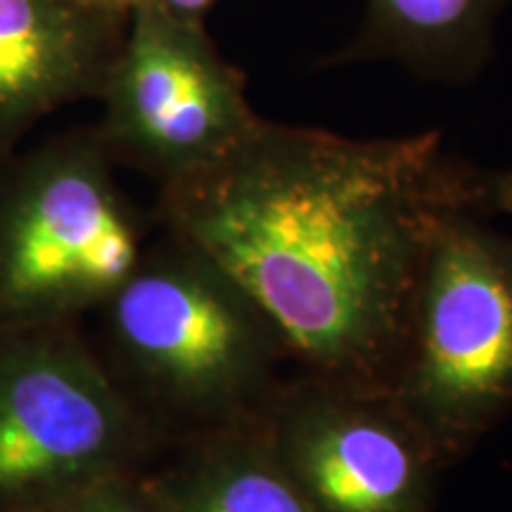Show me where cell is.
<instances>
[{"instance_id": "6da1fadb", "label": "cell", "mask_w": 512, "mask_h": 512, "mask_svg": "<svg viewBox=\"0 0 512 512\" xmlns=\"http://www.w3.org/2000/svg\"><path fill=\"white\" fill-rule=\"evenodd\" d=\"M479 181L441 131L356 140L261 119L159 188L155 219L254 299L302 373L389 387L434 233L482 211Z\"/></svg>"}, {"instance_id": "7a4b0ae2", "label": "cell", "mask_w": 512, "mask_h": 512, "mask_svg": "<svg viewBox=\"0 0 512 512\" xmlns=\"http://www.w3.org/2000/svg\"><path fill=\"white\" fill-rule=\"evenodd\" d=\"M95 313L102 363L164 448L259 420L292 361L254 299L169 235Z\"/></svg>"}, {"instance_id": "3957f363", "label": "cell", "mask_w": 512, "mask_h": 512, "mask_svg": "<svg viewBox=\"0 0 512 512\" xmlns=\"http://www.w3.org/2000/svg\"><path fill=\"white\" fill-rule=\"evenodd\" d=\"M145 249L143 216L95 128L0 164V330L79 323L110 302Z\"/></svg>"}, {"instance_id": "277c9868", "label": "cell", "mask_w": 512, "mask_h": 512, "mask_svg": "<svg viewBox=\"0 0 512 512\" xmlns=\"http://www.w3.org/2000/svg\"><path fill=\"white\" fill-rule=\"evenodd\" d=\"M387 389L444 460L512 415V240L482 211L434 233Z\"/></svg>"}, {"instance_id": "5b68a950", "label": "cell", "mask_w": 512, "mask_h": 512, "mask_svg": "<svg viewBox=\"0 0 512 512\" xmlns=\"http://www.w3.org/2000/svg\"><path fill=\"white\" fill-rule=\"evenodd\" d=\"M162 448L79 323L0 330V512L138 475Z\"/></svg>"}, {"instance_id": "8992f818", "label": "cell", "mask_w": 512, "mask_h": 512, "mask_svg": "<svg viewBox=\"0 0 512 512\" xmlns=\"http://www.w3.org/2000/svg\"><path fill=\"white\" fill-rule=\"evenodd\" d=\"M102 147L114 164L159 188L209 169L264 119L247 98V76L226 60L204 19L138 0L102 83Z\"/></svg>"}, {"instance_id": "52a82bcc", "label": "cell", "mask_w": 512, "mask_h": 512, "mask_svg": "<svg viewBox=\"0 0 512 512\" xmlns=\"http://www.w3.org/2000/svg\"><path fill=\"white\" fill-rule=\"evenodd\" d=\"M259 427L313 512H425L444 463L387 387L302 373Z\"/></svg>"}, {"instance_id": "ba28073f", "label": "cell", "mask_w": 512, "mask_h": 512, "mask_svg": "<svg viewBox=\"0 0 512 512\" xmlns=\"http://www.w3.org/2000/svg\"><path fill=\"white\" fill-rule=\"evenodd\" d=\"M128 15L88 0H0V164L48 114L98 100Z\"/></svg>"}, {"instance_id": "9c48e42d", "label": "cell", "mask_w": 512, "mask_h": 512, "mask_svg": "<svg viewBox=\"0 0 512 512\" xmlns=\"http://www.w3.org/2000/svg\"><path fill=\"white\" fill-rule=\"evenodd\" d=\"M508 0H366L354 41L332 62H394L420 79L467 83L494 50Z\"/></svg>"}, {"instance_id": "30bf717a", "label": "cell", "mask_w": 512, "mask_h": 512, "mask_svg": "<svg viewBox=\"0 0 512 512\" xmlns=\"http://www.w3.org/2000/svg\"><path fill=\"white\" fill-rule=\"evenodd\" d=\"M147 479L164 512H313L275 460L259 420L200 434Z\"/></svg>"}, {"instance_id": "8fae6325", "label": "cell", "mask_w": 512, "mask_h": 512, "mask_svg": "<svg viewBox=\"0 0 512 512\" xmlns=\"http://www.w3.org/2000/svg\"><path fill=\"white\" fill-rule=\"evenodd\" d=\"M34 512H164L147 479L126 475L105 479Z\"/></svg>"}, {"instance_id": "7c38bea8", "label": "cell", "mask_w": 512, "mask_h": 512, "mask_svg": "<svg viewBox=\"0 0 512 512\" xmlns=\"http://www.w3.org/2000/svg\"><path fill=\"white\" fill-rule=\"evenodd\" d=\"M479 204L484 214L498 211V214L512 216V169L484 174L479 181Z\"/></svg>"}, {"instance_id": "4fadbf2b", "label": "cell", "mask_w": 512, "mask_h": 512, "mask_svg": "<svg viewBox=\"0 0 512 512\" xmlns=\"http://www.w3.org/2000/svg\"><path fill=\"white\" fill-rule=\"evenodd\" d=\"M152 3H157L159 8L174 12V15L204 19L207 10L216 3V0H152Z\"/></svg>"}, {"instance_id": "5bb4252c", "label": "cell", "mask_w": 512, "mask_h": 512, "mask_svg": "<svg viewBox=\"0 0 512 512\" xmlns=\"http://www.w3.org/2000/svg\"><path fill=\"white\" fill-rule=\"evenodd\" d=\"M88 3H100V5H114V8H133L138 0H88Z\"/></svg>"}]
</instances>
